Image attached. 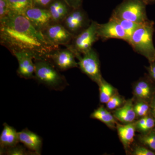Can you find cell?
<instances>
[{
  "label": "cell",
  "mask_w": 155,
  "mask_h": 155,
  "mask_svg": "<svg viewBox=\"0 0 155 155\" xmlns=\"http://www.w3.org/2000/svg\"><path fill=\"white\" fill-rule=\"evenodd\" d=\"M0 42L11 54L28 53L34 60L47 59L50 53L59 48L49 43L24 15L12 11L0 19Z\"/></svg>",
  "instance_id": "1"
},
{
  "label": "cell",
  "mask_w": 155,
  "mask_h": 155,
  "mask_svg": "<svg viewBox=\"0 0 155 155\" xmlns=\"http://www.w3.org/2000/svg\"><path fill=\"white\" fill-rule=\"evenodd\" d=\"M154 22L148 20L134 32L128 43L134 51L143 56L149 63L155 61V48L153 42Z\"/></svg>",
  "instance_id": "2"
},
{
  "label": "cell",
  "mask_w": 155,
  "mask_h": 155,
  "mask_svg": "<svg viewBox=\"0 0 155 155\" xmlns=\"http://www.w3.org/2000/svg\"><path fill=\"white\" fill-rule=\"evenodd\" d=\"M34 63V79L39 83L57 91H63L68 85L64 76L47 59H35Z\"/></svg>",
  "instance_id": "3"
},
{
  "label": "cell",
  "mask_w": 155,
  "mask_h": 155,
  "mask_svg": "<svg viewBox=\"0 0 155 155\" xmlns=\"http://www.w3.org/2000/svg\"><path fill=\"white\" fill-rule=\"evenodd\" d=\"M147 5L143 0H123L112 12L111 17L143 23L149 20Z\"/></svg>",
  "instance_id": "4"
},
{
  "label": "cell",
  "mask_w": 155,
  "mask_h": 155,
  "mask_svg": "<svg viewBox=\"0 0 155 155\" xmlns=\"http://www.w3.org/2000/svg\"><path fill=\"white\" fill-rule=\"evenodd\" d=\"M98 24L92 20L88 28L74 36L71 42L65 46L73 52L76 58L91 49L95 43L100 39L97 34Z\"/></svg>",
  "instance_id": "5"
},
{
  "label": "cell",
  "mask_w": 155,
  "mask_h": 155,
  "mask_svg": "<svg viewBox=\"0 0 155 155\" xmlns=\"http://www.w3.org/2000/svg\"><path fill=\"white\" fill-rule=\"evenodd\" d=\"M76 59L78 60V67L81 71L98 85L103 78L99 57L96 50L92 48L85 54L78 56Z\"/></svg>",
  "instance_id": "6"
},
{
  "label": "cell",
  "mask_w": 155,
  "mask_h": 155,
  "mask_svg": "<svg viewBox=\"0 0 155 155\" xmlns=\"http://www.w3.org/2000/svg\"><path fill=\"white\" fill-rule=\"evenodd\" d=\"M91 21L81 7L72 8L61 23L74 37L88 28Z\"/></svg>",
  "instance_id": "7"
},
{
  "label": "cell",
  "mask_w": 155,
  "mask_h": 155,
  "mask_svg": "<svg viewBox=\"0 0 155 155\" xmlns=\"http://www.w3.org/2000/svg\"><path fill=\"white\" fill-rule=\"evenodd\" d=\"M47 41L56 47L69 45L74 36L61 23H53L42 32Z\"/></svg>",
  "instance_id": "8"
},
{
  "label": "cell",
  "mask_w": 155,
  "mask_h": 155,
  "mask_svg": "<svg viewBox=\"0 0 155 155\" xmlns=\"http://www.w3.org/2000/svg\"><path fill=\"white\" fill-rule=\"evenodd\" d=\"M76 58L73 52L66 48L65 49L58 48L54 50L48 55L47 59L59 71H64L78 67Z\"/></svg>",
  "instance_id": "9"
},
{
  "label": "cell",
  "mask_w": 155,
  "mask_h": 155,
  "mask_svg": "<svg viewBox=\"0 0 155 155\" xmlns=\"http://www.w3.org/2000/svg\"><path fill=\"white\" fill-rule=\"evenodd\" d=\"M97 34L100 39L103 41L115 38L128 42L125 31L116 19L111 17L108 22L98 24Z\"/></svg>",
  "instance_id": "10"
},
{
  "label": "cell",
  "mask_w": 155,
  "mask_h": 155,
  "mask_svg": "<svg viewBox=\"0 0 155 155\" xmlns=\"http://www.w3.org/2000/svg\"><path fill=\"white\" fill-rule=\"evenodd\" d=\"M132 87L134 99L150 103L155 93V82L148 74L134 82Z\"/></svg>",
  "instance_id": "11"
},
{
  "label": "cell",
  "mask_w": 155,
  "mask_h": 155,
  "mask_svg": "<svg viewBox=\"0 0 155 155\" xmlns=\"http://www.w3.org/2000/svg\"><path fill=\"white\" fill-rule=\"evenodd\" d=\"M24 15L37 30L41 32L53 23L48 9L32 7L25 11Z\"/></svg>",
  "instance_id": "12"
},
{
  "label": "cell",
  "mask_w": 155,
  "mask_h": 155,
  "mask_svg": "<svg viewBox=\"0 0 155 155\" xmlns=\"http://www.w3.org/2000/svg\"><path fill=\"white\" fill-rule=\"evenodd\" d=\"M18 61V68L17 73L19 77L25 79H34V57L31 54L21 52H16L12 54Z\"/></svg>",
  "instance_id": "13"
},
{
  "label": "cell",
  "mask_w": 155,
  "mask_h": 155,
  "mask_svg": "<svg viewBox=\"0 0 155 155\" xmlns=\"http://www.w3.org/2000/svg\"><path fill=\"white\" fill-rule=\"evenodd\" d=\"M18 137L19 143H22L29 150L35 155H41L43 140L37 134L25 128L18 132Z\"/></svg>",
  "instance_id": "14"
},
{
  "label": "cell",
  "mask_w": 155,
  "mask_h": 155,
  "mask_svg": "<svg viewBox=\"0 0 155 155\" xmlns=\"http://www.w3.org/2000/svg\"><path fill=\"white\" fill-rule=\"evenodd\" d=\"M116 129L120 141L127 153H129L134 140L136 131L135 122L127 124L117 123Z\"/></svg>",
  "instance_id": "15"
},
{
  "label": "cell",
  "mask_w": 155,
  "mask_h": 155,
  "mask_svg": "<svg viewBox=\"0 0 155 155\" xmlns=\"http://www.w3.org/2000/svg\"><path fill=\"white\" fill-rule=\"evenodd\" d=\"M134 103L133 97L127 100L124 105L121 107L112 111V114L117 121L122 124H130L136 121Z\"/></svg>",
  "instance_id": "16"
},
{
  "label": "cell",
  "mask_w": 155,
  "mask_h": 155,
  "mask_svg": "<svg viewBox=\"0 0 155 155\" xmlns=\"http://www.w3.org/2000/svg\"><path fill=\"white\" fill-rule=\"evenodd\" d=\"M19 143L18 132L14 127L4 123L0 135V151L15 146Z\"/></svg>",
  "instance_id": "17"
},
{
  "label": "cell",
  "mask_w": 155,
  "mask_h": 155,
  "mask_svg": "<svg viewBox=\"0 0 155 155\" xmlns=\"http://www.w3.org/2000/svg\"><path fill=\"white\" fill-rule=\"evenodd\" d=\"M72 9L64 0H54L48 8L53 23H60L63 22Z\"/></svg>",
  "instance_id": "18"
},
{
  "label": "cell",
  "mask_w": 155,
  "mask_h": 155,
  "mask_svg": "<svg viewBox=\"0 0 155 155\" xmlns=\"http://www.w3.org/2000/svg\"><path fill=\"white\" fill-rule=\"evenodd\" d=\"M90 118L101 121L112 130L116 129L118 123L117 120L112 113L103 105L100 106L94 110L91 114Z\"/></svg>",
  "instance_id": "19"
},
{
  "label": "cell",
  "mask_w": 155,
  "mask_h": 155,
  "mask_svg": "<svg viewBox=\"0 0 155 155\" xmlns=\"http://www.w3.org/2000/svg\"><path fill=\"white\" fill-rule=\"evenodd\" d=\"M98 85L99 88L100 101L101 104H106L114 95L118 92L116 87L104 78Z\"/></svg>",
  "instance_id": "20"
},
{
  "label": "cell",
  "mask_w": 155,
  "mask_h": 155,
  "mask_svg": "<svg viewBox=\"0 0 155 155\" xmlns=\"http://www.w3.org/2000/svg\"><path fill=\"white\" fill-rule=\"evenodd\" d=\"M11 11L24 15L25 11L33 7L32 0H8Z\"/></svg>",
  "instance_id": "21"
},
{
  "label": "cell",
  "mask_w": 155,
  "mask_h": 155,
  "mask_svg": "<svg viewBox=\"0 0 155 155\" xmlns=\"http://www.w3.org/2000/svg\"><path fill=\"white\" fill-rule=\"evenodd\" d=\"M137 140L139 143L155 153V128L147 133L139 134Z\"/></svg>",
  "instance_id": "22"
},
{
  "label": "cell",
  "mask_w": 155,
  "mask_h": 155,
  "mask_svg": "<svg viewBox=\"0 0 155 155\" xmlns=\"http://www.w3.org/2000/svg\"><path fill=\"white\" fill-rule=\"evenodd\" d=\"M134 107L136 115L137 120L150 114V103L145 101L134 100Z\"/></svg>",
  "instance_id": "23"
},
{
  "label": "cell",
  "mask_w": 155,
  "mask_h": 155,
  "mask_svg": "<svg viewBox=\"0 0 155 155\" xmlns=\"http://www.w3.org/2000/svg\"><path fill=\"white\" fill-rule=\"evenodd\" d=\"M114 18L116 19L117 22H119V24L121 25L122 28L125 31V33L127 35V39H128L127 43L129 42L131 35H132L134 31L143 23H137V22L125 20V19Z\"/></svg>",
  "instance_id": "24"
},
{
  "label": "cell",
  "mask_w": 155,
  "mask_h": 155,
  "mask_svg": "<svg viewBox=\"0 0 155 155\" xmlns=\"http://www.w3.org/2000/svg\"><path fill=\"white\" fill-rule=\"evenodd\" d=\"M0 153L1 155H35L24 145L19 144L0 151Z\"/></svg>",
  "instance_id": "25"
},
{
  "label": "cell",
  "mask_w": 155,
  "mask_h": 155,
  "mask_svg": "<svg viewBox=\"0 0 155 155\" xmlns=\"http://www.w3.org/2000/svg\"><path fill=\"white\" fill-rule=\"evenodd\" d=\"M127 100L119 92L114 95L106 103V108L109 110H114L116 109L121 107L126 102Z\"/></svg>",
  "instance_id": "26"
},
{
  "label": "cell",
  "mask_w": 155,
  "mask_h": 155,
  "mask_svg": "<svg viewBox=\"0 0 155 155\" xmlns=\"http://www.w3.org/2000/svg\"><path fill=\"white\" fill-rule=\"evenodd\" d=\"M129 153L132 155H155V152L139 143L131 147Z\"/></svg>",
  "instance_id": "27"
},
{
  "label": "cell",
  "mask_w": 155,
  "mask_h": 155,
  "mask_svg": "<svg viewBox=\"0 0 155 155\" xmlns=\"http://www.w3.org/2000/svg\"><path fill=\"white\" fill-rule=\"evenodd\" d=\"M155 128V119L150 114L147 116L146 120L141 129L138 131L140 134L149 132Z\"/></svg>",
  "instance_id": "28"
},
{
  "label": "cell",
  "mask_w": 155,
  "mask_h": 155,
  "mask_svg": "<svg viewBox=\"0 0 155 155\" xmlns=\"http://www.w3.org/2000/svg\"><path fill=\"white\" fill-rule=\"evenodd\" d=\"M11 11L8 0H0V19L7 16Z\"/></svg>",
  "instance_id": "29"
},
{
  "label": "cell",
  "mask_w": 155,
  "mask_h": 155,
  "mask_svg": "<svg viewBox=\"0 0 155 155\" xmlns=\"http://www.w3.org/2000/svg\"><path fill=\"white\" fill-rule=\"evenodd\" d=\"M54 1V0H32L33 7L47 9Z\"/></svg>",
  "instance_id": "30"
},
{
  "label": "cell",
  "mask_w": 155,
  "mask_h": 155,
  "mask_svg": "<svg viewBox=\"0 0 155 155\" xmlns=\"http://www.w3.org/2000/svg\"><path fill=\"white\" fill-rule=\"evenodd\" d=\"M72 8H78L82 7L83 0H64Z\"/></svg>",
  "instance_id": "31"
},
{
  "label": "cell",
  "mask_w": 155,
  "mask_h": 155,
  "mask_svg": "<svg viewBox=\"0 0 155 155\" xmlns=\"http://www.w3.org/2000/svg\"><path fill=\"white\" fill-rule=\"evenodd\" d=\"M148 75L155 82V61L150 63L149 67H146Z\"/></svg>",
  "instance_id": "32"
},
{
  "label": "cell",
  "mask_w": 155,
  "mask_h": 155,
  "mask_svg": "<svg viewBox=\"0 0 155 155\" xmlns=\"http://www.w3.org/2000/svg\"><path fill=\"white\" fill-rule=\"evenodd\" d=\"M150 114L152 115L155 118V93L153 96L150 102Z\"/></svg>",
  "instance_id": "33"
},
{
  "label": "cell",
  "mask_w": 155,
  "mask_h": 155,
  "mask_svg": "<svg viewBox=\"0 0 155 155\" xmlns=\"http://www.w3.org/2000/svg\"><path fill=\"white\" fill-rule=\"evenodd\" d=\"M147 5H153L155 4V0H143Z\"/></svg>",
  "instance_id": "34"
}]
</instances>
